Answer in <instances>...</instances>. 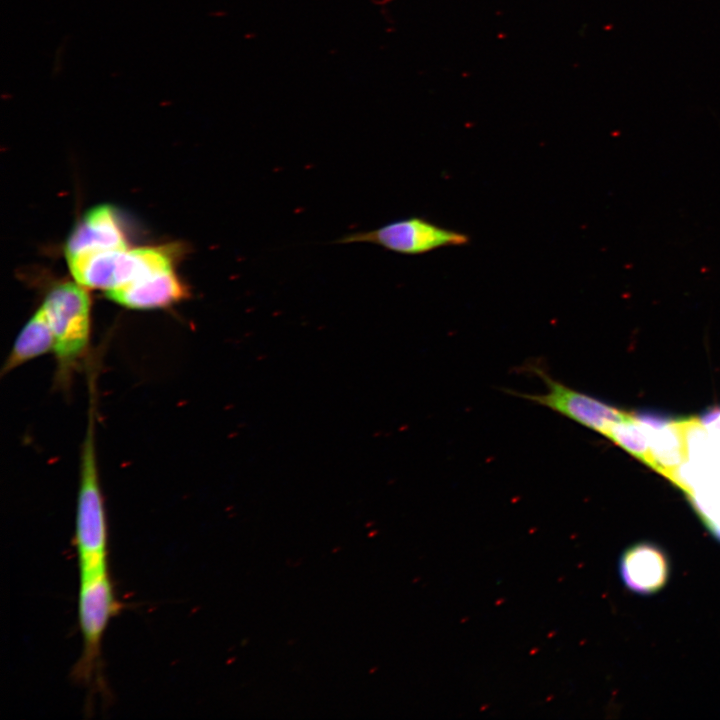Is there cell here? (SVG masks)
Here are the masks:
<instances>
[{"mask_svg":"<svg viewBox=\"0 0 720 720\" xmlns=\"http://www.w3.org/2000/svg\"><path fill=\"white\" fill-rule=\"evenodd\" d=\"M79 580L78 618L83 650L72 676L79 683H94L103 690L101 644L110 620L119 612L120 603L109 571L79 577Z\"/></svg>","mask_w":720,"mask_h":720,"instance_id":"cell-3","label":"cell"},{"mask_svg":"<svg viewBox=\"0 0 720 720\" xmlns=\"http://www.w3.org/2000/svg\"><path fill=\"white\" fill-rule=\"evenodd\" d=\"M547 385V392L524 395L525 398L548 407L587 428L607 435L610 428L625 419L628 412L618 410L591 396L576 391L537 369Z\"/></svg>","mask_w":720,"mask_h":720,"instance_id":"cell-5","label":"cell"},{"mask_svg":"<svg viewBox=\"0 0 720 720\" xmlns=\"http://www.w3.org/2000/svg\"><path fill=\"white\" fill-rule=\"evenodd\" d=\"M54 349V336L49 321L40 307L26 322L4 361L1 376Z\"/></svg>","mask_w":720,"mask_h":720,"instance_id":"cell-9","label":"cell"},{"mask_svg":"<svg viewBox=\"0 0 720 720\" xmlns=\"http://www.w3.org/2000/svg\"><path fill=\"white\" fill-rule=\"evenodd\" d=\"M94 407L80 453L74 541L79 577L108 571V527L95 448Z\"/></svg>","mask_w":720,"mask_h":720,"instance_id":"cell-1","label":"cell"},{"mask_svg":"<svg viewBox=\"0 0 720 720\" xmlns=\"http://www.w3.org/2000/svg\"><path fill=\"white\" fill-rule=\"evenodd\" d=\"M618 572L624 586L640 595H651L664 588L670 577L667 554L651 542H639L622 553Z\"/></svg>","mask_w":720,"mask_h":720,"instance_id":"cell-6","label":"cell"},{"mask_svg":"<svg viewBox=\"0 0 720 720\" xmlns=\"http://www.w3.org/2000/svg\"><path fill=\"white\" fill-rule=\"evenodd\" d=\"M127 248V239L114 209L103 204L89 209L75 226L65 244V255Z\"/></svg>","mask_w":720,"mask_h":720,"instance_id":"cell-8","label":"cell"},{"mask_svg":"<svg viewBox=\"0 0 720 720\" xmlns=\"http://www.w3.org/2000/svg\"><path fill=\"white\" fill-rule=\"evenodd\" d=\"M43 309L54 336L56 381L68 386L73 372L87 354L91 330V300L79 283L65 282L46 295Z\"/></svg>","mask_w":720,"mask_h":720,"instance_id":"cell-2","label":"cell"},{"mask_svg":"<svg viewBox=\"0 0 720 720\" xmlns=\"http://www.w3.org/2000/svg\"><path fill=\"white\" fill-rule=\"evenodd\" d=\"M606 437L653 468L648 439L635 414L629 413L625 419L615 423Z\"/></svg>","mask_w":720,"mask_h":720,"instance_id":"cell-10","label":"cell"},{"mask_svg":"<svg viewBox=\"0 0 720 720\" xmlns=\"http://www.w3.org/2000/svg\"><path fill=\"white\" fill-rule=\"evenodd\" d=\"M105 294L113 302L137 310L169 307L189 295L174 269L126 283Z\"/></svg>","mask_w":720,"mask_h":720,"instance_id":"cell-7","label":"cell"},{"mask_svg":"<svg viewBox=\"0 0 720 720\" xmlns=\"http://www.w3.org/2000/svg\"><path fill=\"white\" fill-rule=\"evenodd\" d=\"M336 242L370 243L396 253L417 255L446 246L465 245L469 242V237L426 219L411 217L390 222L374 230L348 234Z\"/></svg>","mask_w":720,"mask_h":720,"instance_id":"cell-4","label":"cell"}]
</instances>
